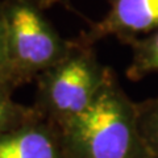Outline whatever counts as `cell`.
<instances>
[{
    "instance_id": "cell-1",
    "label": "cell",
    "mask_w": 158,
    "mask_h": 158,
    "mask_svg": "<svg viewBox=\"0 0 158 158\" xmlns=\"http://www.w3.org/2000/svg\"><path fill=\"white\" fill-rule=\"evenodd\" d=\"M57 127L71 158H146L150 154L138 128L136 103L111 67L91 104Z\"/></svg>"
},
{
    "instance_id": "cell-10",
    "label": "cell",
    "mask_w": 158,
    "mask_h": 158,
    "mask_svg": "<svg viewBox=\"0 0 158 158\" xmlns=\"http://www.w3.org/2000/svg\"><path fill=\"white\" fill-rule=\"evenodd\" d=\"M54 2H57V0H42L41 2V8L42 7H49L50 4H53Z\"/></svg>"
},
{
    "instance_id": "cell-7",
    "label": "cell",
    "mask_w": 158,
    "mask_h": 158,
    "mask_svg": "<svg viewBox=\"0 0 158 158\" xmlns=\"http://www.w3.org/2000/svg\"><path fill=\"white\" fill-rule=\"evenodd\" d=\"M15 87L0 81V133L21 125L38 115L34 107H27L15 100L12 92Z\"/></svg>"
},
{
    "instance_id": "cell-2",
    "label": "cell",
    "mask_w": 158,
    "mask_h": 158,
    "mask_svg": "<svg viewBox=\"0 0 158 158\" xmlns=\"http://www.w3.org/2000/svg\"><path fill=\"white\" fill-rule=\"evenodd\" d=\"M2 8L15 87L37 79L73 48L74 41L62 38L32 0H8Z\"/></svg>"
},
{
    "instance_id": "cell-8",
    "label": "cell",
    "mask_w": 158,
    "mask_h": 158,
    "mask_svg": "<svg viewBox=\"0 0 158 158\" xmlns=\"http://www.w3.org/2000/svg\"><path fill=\"white\" fill-rule=\"evenodd\" d=\"M141 137L150 154L158 156V96L136 103Z\"/></svg>"
},
{
    "instance_id": "cell-5",
    "label": "cell",
    "mask_w": 158,
    "mask_h": 158,
    "mask_svg": "<svg viewBox=\"0 0 158 158\" xmlns=\"http://www.w3.org/2000/svg\"><path fill=\"white\" fill-rule=\"evenodd\" d=\"M38 115L0 133V158H61L53 127Z\"/></svg>"
},
{
    "instance_id": "cell-9",
    "label": "cell",
    "mask_w": 158,
    "mask_h": 158,
    "mask_svg": "<svg viewBox=\"0 0 158 158\" xmlns=\"http://www.w3.org/2000/svg\"><path fill=\"white\" fill-rule=\"evenodd\" d=\"M0 81L7 82V83H9V85H12L15 87V85L11 81V75H9L7 33H6V24H4V16H3L2 6H0Z\"/></svg>"
},
{
    "instance_id": "cell-4",
    "label": "cell",
    "mask_w": 158,
    "mask_h": 158,
    "mask_svg": "<svg viewBox=\"0 0 158 158\" xmlns=\"http://www.w3.org/2000/svg\"><path fill=\"white\" fill-rule=\"evenodd\" d=\"M158 31V0H110V9L104 17L94 23L79 40L86 45L106 37L132 41L138 34Z\"/></svg>"
},
{
    "instance_id": "cell-3",
    "label": "cell",
    "mask_w": 158,
    "mask_h": 158,
    "mask_svg": "<svg viewBox=\"0 0 158 158\" xmlns=\"http://www.w3.org/2000/svg\"><path fill=\"white\" fill-rule=\"evenodd\" d=\"M108 70L90 45L74 41L70 52L37 78L34 108L56 125L79 115L96 98Z\"/></svg>"
},
{
    "instance_id": "cell-6",
    "label": "cell",
    "mask_w": 158,
    "mask_h": 158,
    "mask_svg": "<svg viewBox=\"0 0 158 158\" xmlns=\"http://www.w3.org/2000/svg\"><path fill=\"white\" fill-rule=\"evenodd\" d=\"M132 48L131 63L127 69V77L137 82L146 75L158 73V31L142 38L129 41Z\"/></svg>"
}]
</instances>
